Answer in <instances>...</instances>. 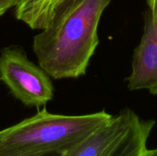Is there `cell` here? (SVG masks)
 Returning a JSON list of instances; mask_svg holds the SVG:
<instances>
[{
  "instance_id": "1",
  "label": "cell",
  "mask_w": 157,
  "mask_h": 156,
  "mask_svg": "<svg viewBox=\"0 0 157 156\" xmlns=\"http://www.w3.org/2000/svg\"><path fill=\"white\" fill-rule=\"evenodd\" d=\"M111 0H59L33 39L39 65L53 79L85 75L99 40L98 28Z\"/></svg>"
},
{
  "instance_id": "2",
  "label": "cell",
  "mask_w": 157,
  "mask_h": 156,
  "mask_svg": "<svg viewBox=\"0 0 157 156\" xmlns=\"http://www.w3.org/2000/svg\"><path fill=\"white\" fill-rule=\"evenodd\" d=\"M105 110L86 115L52 114L44 108L0 131V156L60 155L109 122Z\"/></svg>"
},
{
  "instance_id": "3",
  "label": "cell",
  "mask_w": 157,
  "mask_h": 156,
  "mask_svg": "<svg viewBox=\"0 0 157 156\" xmlns=\"http://www.w3.org/2000/svg\"><path fill=\"white\" fill-rule=\"evenodd\" d=\"M0 81L15 98L29 108L45 107L54 96L51 76L29 61L24 49L17 45L0 51Z\"/></svg>"
},
{
  "instance_id": "4",
  "label": "cell",
  "mask_w": 157,
  "mask_h": 156,
  "mask_svg": "<svg viewBox=\"0 0 157 156\" xmlns=\"http://www.w3.org/2000/svg\"><path fill=\"white\" fill-rule=\"evenodd\" d=\"M139 116L126 108L86 139L57 156H107L125 138Z\"/></svg>"
},
{
  "instance_id": "5",
  "label": "cell",
  "mask_w": 157,
  "mask_h": 156,
  "mask_svg": "<svg viewBox=\"0 0 157 156\" xmlns=\"http://www.w3.org/2000/svg\"><path fill=\"white\" fill-rule=\"evenodd\" d=\"M128 88L157 95V30L149 16L138 47L134 51Z\"/></svg>"
},
{
  "instance_id": "6",
  "label": "cell",
  "mask_w": 157,
  "mask_h": 156,
  "mask_svg": "<svg viewBox=\"0 0 157 156\" xmlns=\"http://www.w3.org/2000/svg\"><path fill=\"white\" fill-rule=\"evenodd\" d=\"M155 124V120L139 117L125 138L107 156H143Z\"/></svg>"
},
{
  "instance_id": "7",
  "label": "cell",
  "mask_w": 157,
  "mask_h": 156,
  "mask_svg": "<svg viewBox=\"0 0 157 156\" xmlns=\"http://www.w3.org/2000/svg\"><path fill=\"white\" fill-rule=\"evenodd\" d=\"M52 0H21L15 7V17L32 29H43L48 22Z\"/></svg>"
},
{
  "instance_id": "8",
  "label": "cell",
  "mask_w": 157,
  "mask_h": 156,
  "mask_svg": "<svg viewBox=\"0 0 157 156\" xmlns=\"http://www.w3.org/2000/svg\"><path fill=\"white\" fill-rule=\"evenodd\" d=\"M21 0H0V17L10 8L16 7Z\"/></svg>"
},
{
  "instance_id": "9",
  "label": "cell",
  "mask_w": 157,
  "mask_h": 156,
  "mask_svg": "<svg viewBox=\"0 0 157 156\" xmlns=\"http://www.w3.org/2000/svg\"><path fill=\"white\" fill-rule=\"evenodd\" d=\"M147 5L150 12L149 17L157 30V0H147Z\"/></svg>"
},
{
  "instance_id": "10",
  "label": "cell",
  "mask_w": 157,
  "mask_h": 156,
  "mask_svg": "<svg viewBox=\"0 0 157 156\" xmlns=\"http://www.w3.org/2000/svg\"><path fill=\"white\" fill-rule=\"evenodd\" d=\"M143 156H157V147L153 149H146Z\"/></svg>"
},
{
  "instance_id": "11",
  "label": "cell",
  "mask_w": 157,
  "mask_h": 156,
  "mask_svg": "<svg viewBox=\"0 0 157 156\" xmlns=\"http://www.w3.org/2000/svg\"><path fill=\"white\" fill-rule=\"evenodd\" d=\"M58 1H59V0H52V5H51V7H52V6L54 3H56V2H58ZM50 10H51V8H50Z\"/></svg>"
},
{
  "instance_id": "12",
  "label": "cell",
  "mask_w": 157,
  "mask_h": 156,
  "mask_svg": "<svg viewBox=\"0 0 157 156\" xmlns=\"http://www.w3.org/2000/svg\"><path fill=\"white\" fill-rule=\"evenodd\" d=\"M48 156H57V155H48Z\"/></svg>"
}]
</instances>
